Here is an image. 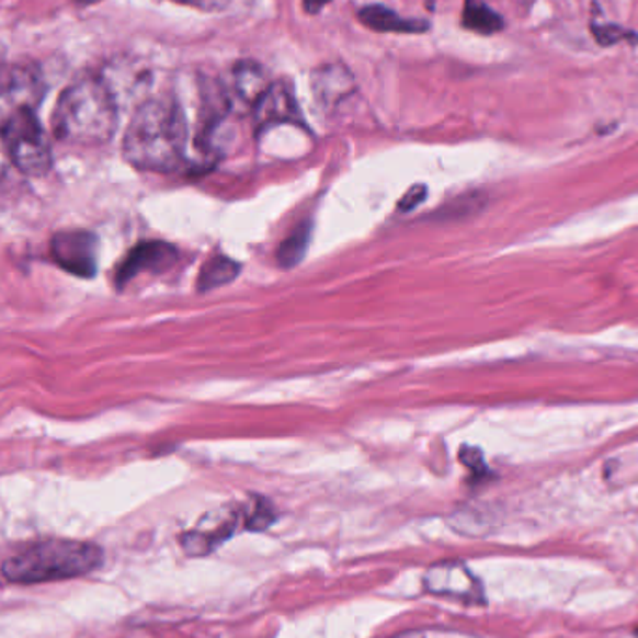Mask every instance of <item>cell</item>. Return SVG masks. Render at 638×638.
I'll list each match as a JSON object with an SVG mask.
<instances>
[{"instance_id": "1", "label": "cell", "mask_w": 638, "mask_h": 638, "mask_svg": "<svg viewBox=\"0 0 638 638\" xmlns=\"http://www.w3.org/2000/svg\"><path fill=\"white\" fill-rule=\"evenodd\" d=\"M187 122L182 106L167 95L138 103L124 137V157L135 169L174 172L185 161Z\"/></svg>"}, {"instance_id": "2", "label": "cell", "mask_w": 638, "mask_h": 638, "mask_svg": "<svg viewBox=\"0 0 638 638\" xmlns=\"http://www.w3.org/2000/svg\"><path fill=\"white\" fill-rule=\"evenodd\" d=\"M118 100L103 77H82L58 98L53 132L68 145H105L118 127Z\"/></svg>"}, {"instance_id": "3", "label": "cell", "mask_w": 638, "mask_h": 638, "mask_svg": "<svg viewBox=\"0 0 638 638\" xmlns=\"http://www.w3.org/2000/svg\"><path fill=\"white\" fill-rule=\"evenodd\" d=\"M103 562L100 547L77 539H45L8 558L2 573L10 582L38 584L87 576Z\"/></svg>"}, {"instance_id": "4", "label": "cell", "mask_w": 638, "mask_h": 638, "mask_svg": "<svg viewBox=\"0 0 638 638\" xmlns=\"http://www.w3.org/2000/svg\"><path fill=\"white\" fill-rule=\"evenodd\" d=\"M100 243L94 233L84 230L58 232L50 241V257L71 275L90 278L98 271Z\"/></svg>"}, {"instance_id": "5", "label": "cell", "mask_w": 638, "mask_h": 638, "mask_svg": "<svg viewBox=\"0 0 638 638\" xmlns=\"http://www.w3.org/2000/svg\"><path fill=\"white\" fill-rule=\"evenodd\" d=\"M425 589L432 594L454 597L464 603H483V589L480 581L470 573L464 563L441 562L425 571Z\"/></svg>"}, {"instance_id": "6", "label": "cell", "mask_w": 638, "mask_h": 638, "mask_svg": "<svg viewBox=\"0 0 638 638\" xmlns=\"http://www.w3.org/2000/svg\"><path fill=\"white\" fill-rule=\"evenodd\" d=\"M175 260H178V251L172 244L163 243V241L138 243L124 258V262L119 263L116 270V284L122 288L127 282H132L143 273H163L174 265Z\"/></svg>"}, {"instance_id": "7", "label": "cell", "mask_w": 638, "mask_h": 638, "mask_svg": "<svg viewBox=\"0 0 638 638\" xmlns=\"http://www.w3.org/2000/svg\"><path fill=\"white\" fill-rule=\"evenodd\" d=\"M236 523H238V513L233 512L232 508L207 513L193 532L183 536V547L191 555H206L213 547H217L232 536Z\"/></svg>"}, {"instance_id": "8", "label": "cell", "mask_w": 638, "mask_h": 638, "mask_svg": "<svg viewBox=\"0 0 638 638\" xmlns=\"http://www.w3.org/2000/svg\"><path fill=\"white\" fill-rule=\"evenodd\" d=\"M258 126H273V124H303L299 105L295 100L294 88L288 82H273L270 90L262 95V100L254 105Z\"/></svg>"}, {"instance_id": "9", "label": "cell", "mask_w": 638, "mask_h": 638, "mask_svg": "<svg viewBox=\"0 0 638 638\" xmlns=\"http://www.w3.org/2000/svg\"><path fill=\"white\" fill-rule=\"evenodd\" d=\"M358 20L363 25L377 32H396V34H422L430 29V23L420 20H406L403 15L383 7L369 4L358 10Z\"/></svg>"}, {"instance_id": "10", "label": "cell", "mask_w": 638, "mask_h": 638, "mask_svg": "<svg viewBox=\"0 0 638 638\" xmlns=\"http://www.w3.org/2000/svg\"><path fill=\"white\" fill-rule=\"evenodd\" d=\"M312 90L316 100L323 105H332L353 90L351 71L340 64H329L312 73Z\"/></svg>"}, {"instance_id": "11", "label": "cell", "mask_w": 638, "mask_h": 638, "mask_svg": "<svg viewBox=\"0 0 638 638\" xmlns=\"http://www.w3.org/2000/svg\"><path fill=\"white\" fill-rule=\"evenodd\" d=\"M273 82L265 73V69L260 64L252 62V60H243V62L236 64L232 71V87L233 92L239 100L251 105L254 109L258 101L262 100V95L270 90Z\"/></svg>"}, {"instance_id": "12", "label": "cell", "mask_w": 638, "mask_h": 638, "mask_svg": "<svg viewBox=\"0 0 638 638\" xmlns=\"http://www.w3.org/2000/svg\"><path fill=\"white\" fill-rule=\"evenodd\" d=\"M462 25L476 34L491 36L504 29V20L482 0H465Z\"/></svg>"}, {"instance_id": "13", "label": "cell", "mask_w": 638, "mask_h": 638, "mask_svg": "<svg viewBox=\"0 0 638 638\" xmlns=\"http://www.w3.org/2000/svg\"><path fill=\"white\" fill-rule=\"evenodd\" d=\"M241 265L228 257H213L204 263L198 275V292H209L225 286L239 275Z\"/></svg>"}, {"instance_id": "14", "label": "cell", "mask_w": 638, "mask_h": 638, "mask_svg": "<svg viewBox=\"0 0 638 638\" xmlns=\"http://www.w3.org/2000/svg\"><path fill=\"white\" fill-rule=\"evenodd\" d=\"M310 233H312V226L303 225L299 228H295L294 233L289 238L282 241L281 247H278V252H276V260L281 263L282 267H294L297 263L303 260V257L307 254L308 243H310Z\"/></svg>"}, {"instance_id": "15", "label": "cell", "mask_w": 638, "mask_h": 638, "mask_svg": "<svg viewBox=\"0 0 638 638\" xmlns=\"http://www.w3.org/2000/svg\"><path fill=\"white\" fill-rule=\"evenodd\" d=\"M273 521H275V512H273L270 502L257 499L251 512L247 513V526L251 531H265Z\"/></svg>"}, {"instance_id": "16", "label": "cell", "mask_w": 638, "mask_h": 638, "mask_svg": "<svg viewBox=\"0 0 638 638\" xmlns=\"http://www.w3.org/2000/svg\"><path fill=\"white\" fill-rule=\"evenodd\" d=\"M174 2H180V4H185L189 8H196L202 12H219V10H225L232 0H174Z\"/></svg>"}, {"instance_id": "17", "label": "cell", "mask_w": 638, "mask_h": 638, "mask_svg": "<svg viewBox=\"0 0 638 638\" xmlns=\"http://www.w3.org/2000/svg\"><path fill=\"white\" fill-rule=\"evenodd\" d=\"M594 34L603 45H613L614 42L627 36V32L622 31L619 26H595Z\"/></svg>"}, {"instance_id": "18", "label": "cell", "mask_w": 638, "mask_h": 638, "mask_svg": "<svg viewBox=\"0 0 638 638\" xmlns=\"http://www.w3.org/2000/svg\"><path fill=\"white\" fill-rule=\"evenodd\" d=\"M425 198V187L422 185H417V187L411 189L409 193L403 196L400 201V206L398 209L400 212H411L414 207L419 206L420 202L424 201Z\"/></svg>"}, {"instance_id": "19", "label": "cell", "mask_w": 638, "mask_h": 638, "mask_svg": "<svg viewBox=\"0 0 638 638\" xmlns=\"http://www.w3.org/2000/svg\"><path fill=\"white\" fill-rule=\"evenodd\" d=\"M462 462H464L469 469L476 470V472H482V470H486L482 454H480V451H476V448H464V451H462Z\"/></svg>"}, {"instance_id": "20", "label": "cell", "mask_w": 638, "mask_h": 638, "mask_svg": "<svg viewBox=\"0 0 638 638\" xmlns=\"http://www.w3.org/2000/svg\"><path fill=\"white\" fill-rule=\"evenodd\" d=\"M332 0H303V8L307 10L308 13H319L323 8L329 7Z\"/></svg>"}, {"instance_id": "21", "label": "cell", "mask_w": 638, "mask_h": 638, "mask_svg": "<svg viewBox=\"0 0 638 638\" xmlns=\"http://www.w3.org/2000/svg\"><path fill=\"white\" fill-rule=\"evenodd\" d=\"M77 2H82V4H95V2H101V0H77Z\"/></svg>"}, {"instance_id": "22", "label": "cell", "mask_w": 638, "mask_h": 638, "mask_svg": "<svg viewBox=\"0 0 638 638\" xmlns=\"http://www.w3.org/2000/svg\"><path fill=\"white\" fill-rule=\"evenodd\" d=\"M637 635H638V627H637Z\"/></svg>"}]
</instances>
